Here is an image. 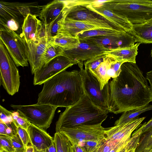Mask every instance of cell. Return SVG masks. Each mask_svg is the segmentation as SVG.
Instances as JSON below:
<instances>
[{"label": "cell", "instance_id": "obj_1", "mask_svg": "<svg viewBox=\"0 0 152 152\" xmlns=\"http://www.w3.org/2000/svg\"><path fill=\"white\" fill-rule=\"evenodd\" d=\"M109 82V112L141 109L152 102L150 87L136 63H123L118 76Z\"/></svg>", "mask_w": 152, "mask_h": 152}, {"label": "cell", "instance_id": "obj_2", "mask_svg": "<svg viewBox=\"0 0 152 152\" xmlns=\"http://www.w3.org/2000/svg\"><path fill=\"white\" fill-rule=\"evenodd\" d=\"M43 84L38 94V104L66 107L75 103L84 94L79 70L62 71Z\"/></svg>", "mask_w": 152, "mask_h": 152}, {"label": "cell", "instance_id": "obj_3", "mask_svg": "<svg viewBox=\"0 0 152 152\" xmlns=\"http://www.w3.org/2000/svg\"><path fill=\"white\" fill-rule=\"evenodd\" d=\"M109 112L94 103L84 94L75 103L66 107L56 123V131L80 125L102 124Z\"/></svg>", "mask_w": 152, "mask_h": 152}, {"label": "cell", "instance_id": "obj_4", "mask_svg": "<svg viewBox=\"0 0 152 152\" xmlns=\"http://www.w3.org/2000/svg\"><path fill=\"white\" fill-rule=\"evenodd\" d=\"M101 4L132 24L145 23L152 19V0H106Z\"/></svg>", "mask_w": 152, "mask_h": 152}, {"label": "cell", "instance_id": "obj_5", "mask_svg": "<svg viewBox=\"0 0 152 152\" xmlns=\"http://www.w3.org/2000/svg\"><path fill=\"white\" fill-rule=\"evenodd\" d=\"M88 0H65L62 12L64 17L103 28L114 29L126 32L113 23L86 6Z\"/></svg>", "mask_w": 152, "mask_h": 152}, {"label": "cell", "instance_id": "obj_6", "mask_svg": "<svg viewBox=\"0 0 152 152\" xmlns=\"http://www.w3.org/2000/svg\"><path fill=\"white\" fill-rule=\"evenodd\" d=\"M42 6L37 2L0 1V23L7 25L23 24L29 14L38 16Z\"/></svg>", "mask_w": 152, "mask_h": 152}, {"label": "cell", "instance_id": "obj_7", "mask_svg": "<svg viewBox=\"0 0 152 152\" xmlns=\"http://www.w3.org/2000/svg\"><path fill=\"white\" fill-rule=\"evenodd\" d=\"M77 64L80 68L84 94L95 104L109 111L110 82L101 90L96 78L87 69L83 68V61Z\"/></svg>", "mask_w": 152, "mask_h": 152}, {"label": "cell", "instance_id": "obj_8", "mask_svg": "<svg viewBox=\"0 0 152 152\" xmlns=\"http://www.w3.org/2000/svg\"><path fill=\"white\" fill-rule=\"evenodd\" d=\"M10 106L30 123L45 130L50 126L57 108L51 105L37 103Z\"/></svg>", "mask_w": 152, "mask_h": 152}, {"label": "cell", "instance_id": "obj_9", "mask_svg": "<svg viewBox=\"0 0 152 152\" xmlns=\"http://www.w3.org/2000/svg\"><path fill=\"white\" fill-rule=\"evenodd\" d=\"M0 84L9 95L18 92L20 84L17 66L6 48L0 41Z\"/></svg>", "mask_w": 152, "mask_h": 152}, {"label": "cell", "instance_id": "obj_10", "mask_svg": "<svg viewBox=\"0 0 152 152\" xmlns=\"http://www.w3.org/2000/svg\"><path fill=\"white\" fill-rule=\"evenodd\" d=\"M0 39L17 66H28L23 39L20 35L0 24Z\"/></svg>", "mask_w": 152, "mask_h": 152}, {"label": "cell", "instance_id": "obj_11", "mask_svg": "<svg viewBox=\"0 0 152 152\" xmlns=\"http://www.w3.org/2000/svg\"><path fill=\"white\" fill-rule=\"evenodd\" d=\"M102 124L80 125L62 128L58 132L64 134L71 142L104 141H106L105 131L107 128L102 127Z\"/></svg>", "mask_w": 152, "mask_h": 152}, {"label": "cell", "instance_id": "obj_12", "mask_svg": "<svg viewBox=\"0 0 152 152\" xmlns=\"http://www.w3.org/2000/svg\"><path fill=\"white\" fill-rule=\"evenodd\" d=\"M80 41L92 43L107 50L131 47L136 42L134 37L129 32L114 36L79 38Z\"/></svg>", "mask_w": 152, "mask_h": 152}, {"label": "cell", "instance_id": "obj_13", "mask_svg": "<svg viewBox=\"0 0 152 152\" xmlns=\"http://www.w3.org/2000/svg\"><path fill=\"white\" fill-rule=\"evenodd\" d=\"M72 61L64 56H58L44 65L34 74L33 84L41 85L47 80L74 65Z\"/></svg>", "mask_w": 152, "mask_h": 152}, {"label": "cell", "instance_id": "obj_14", "mask_svg": "<svg viewBox=\"0 0 152 152\" xmlns=\"http://www.w3.org/2000/svg\"><path fill=\"white\" fill-rule=\"evenodd\" d=\"M80 42L78 45L74 48L63 50V56L70 59L74 64L91 59L108 50L92 43Z\"/></svg>", "mask_w": 152, "mask_h": 152}, {"label": "cell", "instance_id": "obj_15", "mask_svg": "<svg viewBox=\"0 0 152 152\" xmlns=\"http://www.w3.org/2000/svg\"><path fill=\"white\" fill-rule=\"evenodd\" d=\"M49 39L45 37L36 41L28 42L23 39L26 55L33 75L44 65L43 55Z\"/></svg>", "mask_w": 152, "mask_h": 152}, {"label": "cell", "instance_id": "obj_16", "mask_svg": "<svg viewBox=\"0 0 152 152\" xmlns=\"http://www.w3.org/2000/svg\"><path fill=\"white\" fill-rule=\"evenodd\" d=\"M145 117H137L127 123L107 128L105 131L106 140L117 142L129 137L141 126Z\"/></svg>", "mask_w": 152, "mask_h": 152}, {"label": "cell", "instance_id": "obj_17", "mask_svg": "<svg viewBox=\"0 0 152 152\" xmlns=\"http://www.w3.org/2000/svg\"><path fill=\"white\" fill-rule=\"evenodd\" d=\"M37 17L29 14L24 20L20 35L26 42L36 41L46 37L42 21Z\"/></svg>", "mask_w": 152, "mask_h": 152}, {"label": "cell", "instance_id": "obj_18", "mask_svg": "<svg viewBox=\"0 0 152 152\" xmlns=\"http://www.w3.org/2000/svg\"><path fill=\"white\" fill-rule=\"evenodd\" d=\"M101 2V1H94L91 3L89 4L88 1L86 4V6L90 10L99 14L113 23L126 32L130 33L132 30L133 24L127 19L119 16L103 6L101 4L102 3Z\"/></svg>", "mask_w": 152, "mask_h": 152}, {"label": "cell", "instance_id": "obj_19", "mask_svg": "<svg viewBox=\"0 0 152 152\" xmlns=\"http://www.w3.org/2000/svg\"><path fill=\"white\" fill-rule=\"evenodd\" d=\"M30 143L34 152H44L53 144L54 139L45 130L40 128L30 123L28 129Z\"/></svg>", "mask_w": 152, "mask_h": 152}, {"label": "cell", "instance_id": "obj_20", "mask_svg": "<svg viewBox=\"0 0 152 152\" xmlns=\"http://www.w3.org/2000/svg\"><path fill=\"white\" fill-rule=\"evenodd\" d=\"M60 27L58 34L73 37H77L79 33L83 31L104 28L80 21L69 19L63 15L60 20Z\"/></svg>", "mask_w": 152, "mask_h": 152}, {"label": "cell", "instance_id": "obj_21", "mask_svg": "<svg viewBox=\"0 0 152 152\" xmlns=\"http://www.w3.org/2000/svg\"><path fill=\"white\" fill-rule=\"evenodd\" d=\"M66 5L65 0H54L42 6L39 15L42 24L48 25L62 13Z\"/></svg>", "mask_w": 152, "mask_h": 152}, {"label": "cell", "instance_id": "obj_22", "mask_svg": "<svg viewBox=\"0 0 152 152\" xmlns=\"http://www.w3.org/2000/svg\"><path fill=\"white\" fill-rule=\"evenodd\" d=\"M140 44L138 42L131 47L109 50L104 53L118 61L136 63V58L138 54V47Z\"/></svg>", "mask_w": 152, "mask_h": 152}, {"label": "cell", "instance_id": "obj_23", "mask_svg": "<svg viewBox=\"0 0 152 152\" xmlns=\"http://www.w3.org/2000/svg\"><path fill=\"white\" fill-rule=\"evenodd\" d=\"M130 33L134 37L136 42L152 44V24L146 23L133 24L132 29Z\"/></svg>", "mask_w": 152, "mask_h": 152}, {"label": "cell", "instance_id": "obj_24", "mask_svg": "<svg viewBox=\"0 0 152 152\" xmlns=\"http://www.w3.org/2000/svg\"><path fill=\"white\" fill-rule=\"evenodd\" d=\"M50 39L53 44L61 48L63 50L74 48L80 43L78 36L73 37L60 34Z\"/></svg>", "mask_w": 152, "mask_h": 152}, {"label": "cell", "instance_id": "obj_25", "mask_svg": "<svg viewBox=\"0 0 152 152\" xmlns=\"http://www.w3.org/2000/svg\"><path fill=\"white\" fill-rule=\"evenodd\" d=\"M112 59V57L106 56L103 62L92 74L99 81L101 90L109 82L107 80V73Z\"/></svg>", "mask_w": 152, "mask_h": 152}, {"label": "cell", "instance_id": "obj_26", "mask_svg": "<svg viewBox=\"0 0 152 152\" xmlns=\"http://www.w3.org/2000/svg\"><path fill=\"white\" fill-rule=\"evenodd\" d=\"M152 110V105H148L142 108L130 110L124 112L114 124L115 126H118L129 122L138 117L141 114Z\"/></svg>", "mask_w": 152, "mask_h": 152}, {"label": "cell", "instance_id": "obj_27", "mask_svg": "<svg viewBox=\"0 0 152 152\" xmlns=\"http://www.w3.org/2000/svg\"><path fill=\"white\" fill-rule=\"evenodd\" d=\"M126 32L110 28H100L83 31L79 33V38H86L99 36L119 35Z\"/></svg>", "mask_w": 152, "mask_h": 152}, {"label": "cell", "instance_id": "obj_28", "mask_svg": "<svg viewBox=\"0 0 152 152\" xmlns=\"http://www.w3.org/2000/svg\"><path fill=\"white\" fill-rule=\"evenodd\" d=\"M63 53L62 49L53 44L49 38L43 55L44 65L58 56H63Z\"/></svg>", "mask_w": 152, "mask_h": 152}, {"label": "cell", "instance_id": "obj_29", "mask_svg": "<svg viewBox=\"0 0 152 152\" xmlns=\"http://www.w3.org/2000/svg\"><path fill=\"white\" fill-rule=\"evenodd\" d=\"M53 139L57 152H72L71 143L63 134L61 132H56Z\"/></svg>", "mask_w": 152, "mask_h": 152}, {"label": "cell", "instance_id": "obj_30", "mask_svg": "<svg viewBox=\"0 0 152 152\" xmlns=\"http://www.w3.org/2000/svg\"><path fill=\"white\" fill-rule=\"evenodd\" d=\"M152 148V129L140 135L135 152H148Z\"/></svg>", "mask_w": 152, "mask_h": 152}, {"label": "cell", "instance_id": "obj_31", "mask_svg": "<svg viewBox=\"0 0 152 152\" xmlns=\"http://www.w3.org/2000/svg\"><path fill=\"white\" fill-rule=\"evenodd\" d=\"M106 56L105 54L103 53L85 61V68L87 69L91 74H92L103 62Z\"/></svg>", "mask_w": 152, "mask_h": 152}, {"label": "cell", "instance_id": "obj_32", "mask_svg": "<svg viewBox=\"0 0 152 152\" xmlns=\"http://www.w3.org/2000/svg\"><path fill=\"white\" fill-rule=\"evenodd\" d=\"M0 148L10 152H15L11 137L6 135H0Z\"/></svg>", "mask_w": 152, "mask_h": 152}, {"label": "cell", "instance_id": "obj_33", "mask_svg": "<svg viewBox=\"0 0 152 152\" xmlns=\"http://www.w3.org/2000/svg\"><path fill=\"white\" fill-rule=\"evenodd\" d=\"M0 121L6 124H11L14 121L12 112L8 111L0 105Z\"/></svg>", "mask_w": 152, "mask_h": 152}, {"label": "cell", "instance_id": "obj_34", "mask_svg": "<svg viewBox=\"0 0 152 152\" xmlns=\"http://www.w3.org/2000/svg\"><path fill=\"white\" fill-rule=\"evenodd\" d=\"M105 141L99 142L89 141L78 142V143L80 146L84 147L87 152H95L96 150Z\"/></svg>", "mask_w": 152, "mask_h": 152}, {"label": "cell", "instance_id": "obj_35", "mask_svg": "<svg viewBox=\"0 0 152 152\" xmlns=\"http://www.w3.org/2000/svg\"><path fill=\"white\" fill-rule=\"evenodd\" d=\"M10 137L15 152H23L25 148L18 134Z\"/></svg>", "mask_w": 152, "mask_h": 152}, {"label": "cell", "instance_id": "obj_36", "mask_svg": "<svg viewBox=\"0 0 152 152\" xmlns=\"http://www.w3.org/2000/svg\"><path fill=\"white\" fill-rule=\"evenodd\" d=\"M121 141L114 142L106 140L96 150L95 152H109Z\"/></svg>", "mask_w": 152, "mask_h": 152}, {"label": "cell", "instance_id": "obj_37", "mask_svg": "<svg viewBox=\"0 0 152 152\" xmlns=\"http://www.w3.org/2000/svg\"><path fill=\"white\" fill-rule=\"evenodd\" d=\"M16 126L17 133L21 139L26 148L30 143V139L28 132L25 129L19 126L15 125Z\"/></svg>", "mask_w": 152, "mask_h": 152}, {"label": "cell", "instance_id": "obj_38", "mask_svg": "<svg viewBox=\"0 0 152 152\" xmlns=\"http://www.w3.org/2000/svg\"><path fill=\"white\" fill-rule=\"evenodd\" d=\"M152 129V118L147 122H145L133 132L131 137L138 134L141 135L144 133Z\"/></svg>", "mask_w": 152, "mask_h": 152}, {"label": "cell", "instance_id": "obj_39", "mask_svg": "<svg viewBox=\"0 0 152 152\" xmlns=\"http://www.w3.org/2000/svg\"><path fill=\"white\" fill-rule=\"evenodd\" d=\"M15 125L25 129L27 132L30 123L24 117L20 114L17 119L13 121Z\"/></svg>", "mask_w": 152, "mask_h": 152}, {"label": "cell", "instance_id": "obj_40", "mask_svg": "<svg viewBox=\"0 0 152 152\" xmlns=\"http://www.w3.org/2000/svg\"><path fill=\"white\" fill-rule=\"evenodd\" d=\"M72 152H87L85 148L76 142H71Z\"/></svg>", "mask_w": 152, "mask_h": 152}, {"label": "cell", "instance_id": "obj_41", "mask_svg": "<svg viewBox=\"0 0 152 152\" xmlns=\"http://www.w3.org/2000/svg\"><path fill=\"white\" fill-rule=\"evenodd\" d=\"M8 126L6 124L0 121V135L6 136V129Z\"/></svg>", "mask_w": 152, "mask_h": 152}, {"label": "cell", "instance_id": "obj_42", "mask_svg": "<svg viewBox=\"0 0 152 152\" xmlns=\"http://www.w3.org/2000/svg\"><path fill=\"white\" fill-rule=\"evenodd\" d=\"M146 78L148 81L152 93V70L146 73Z\"/></svg>", "mask_w": 152, "mask_h": 152}, {"label": "cell", "instance_id": "obj_43", "mask_svg": "<svg viewBox=\"0 0 152 152\" xmlns=\"http://www.w3.org/2000/svg\"><path fill=\"white\" fill-rule=\"evenodd\" d=\"M44 152H57L56 146L54 141L53 144L46 149Z\"/></svg>", "mask_w": 152, "mask_h": 152}, {"label": "cell", "instance_id": "obj_44", "mask_svg": "<svg viewBox=\"0 0 152 152\" xmlns=\"http://www.w3.org/2000/svg\"><path fill=\"white\" fill-rule=\"evenodd\" d=\"M25 152H34V150L33 147L31 145H28L25 150Z\"/></svg>", "mask_w": 152, "mask_h": 152}, {"label": "cell", "instance_id": "obj_45", "mask_svg": "<svg viewBox=\"0 0 152 152\" xmlns=\"http://www.w3.org/2000/svg\"><path fill=\"white\" fill-rule=\"evenodd\" d=\"M137 148V147H134L132 149H131L129 150L127 152H135Z\"/></svg>", "mask_w": 152, "mask_h": 152}, {"label": "cell", "instance_id": "obj_46", "mask_svg": "<svg viewBox=\"0 0 152 152\" xmlns=\"http://www.w3.org/2000/svg\"><path fill=\"white\" fill-rule=\"evenodd\" d=\"M0 152H10L6 150H4L2 148H0Z\"/></svg>", "mask_w": 152, "mask_h": 152}, {"label": "cell", "instance_id": "obj_47", "mask_svg": "<svg viewBox=\"0 0 152 152\" xmlns=\"http://www.w3.org/2000/svg\"><path fill=\"white\" fill-rule=\"evenodd\" d=\"M146 23H148L152 24V19H151L150 20H149L148 22H147Z\"/></svg>", "mask_w": 152, "mask_h": 152}, {"label": "cell", "instance_id": "obj_48", "mask_svg": "<svg viewBox=\"0 0 152 152\" xmlns=\"http://www.w3.org/2000/svg\"><path fill=\"white\" fill-rule=\"evenodd\" d=\"M151 56L152 58V49H151Z\"/></svg>", "mask_w": 152, "mask_h": 152}, {"label": "cell", "instance_id": "obj_49", "mask_svg": "<svg viewBox=\"0 0 152 152\" xmlns=\"http://www.w3.org/2000/svg\"><path fill=\"white\" fill-rule=\"evenodd\" d=\"M148 152H152V148H151L149 151Z\"/></svg>", "mask_w": 152, "mask_h": 152}, {"label": "cell", "instance_id": "obj_50", "mask_svg": "<svg viewBox=\"0 0 152 152\" xmlns=\"http://www.w3.org/2000/svg\"><path fill=\"white\" fill-rule=\"evenodd\" d=\"M25 150H24V151H23V152H25Z\"/></svg>", "mask_w": 152, "mask_h": 152}]
</instances>
